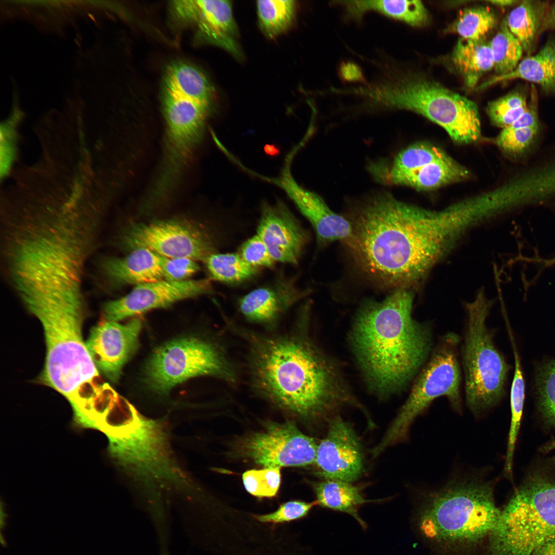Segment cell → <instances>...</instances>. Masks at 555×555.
Listing matches in <instances>:
<instances>
[{"label": "cell", "instance_id": "6da1fadb", "mask_svg": "<svg viewBox=\"0 0 555 555\" xmlns=\"http://www.w3.org/2000/svg\"><path fill=\"white\" fill-rule=\"evenodd\" d=\"M309 310L306 303L291 332L250 336V380L253 391L281 408L327 422L342 407L358 403L337 362L306 329Z\"/></svg>", "mask_w": 555, "mask_h": 555}, {"label": "cell", "instance_id": "7a4b0ae2", "mask_svg": "<svg viewBox=\"0 0 555 555\" xmlns=\"http://www.w3.org/2000/svg\"><path fill=\"white\" fill-rule=\"evenodd\" d=\"M413 301L411 290L397 289L382 301H366L354 317L350 346L367 387L379 397L403 391L432 351L431 327L413 318Z\"/></svg>", "mask_w": 555, "mask_h": 555}, {"label": "cell", "instance_id": "3957f363", "mask_svg": "<svg viewBox=\"0 0 555 555\" xmlns=\"http://www.w3.org/2000/svg\"><path fill=\"white\" fill-rule=\"evenodd\" d=\"M350 221L353 233L347 243L370 278L395 290L408 289L427 274L414 205L381 194Z\"/></svg>", "mask_w": 555, "mask_h": 555}, {"label": "cell", "instance_id": "277c9868", "mask_svg": "<svg viewBox=\"0 0 555 555\" xmlns=\"http://www.w3.org/2000/svg\"><path fill=\"white\" fill-rule=\"evenodd\" d=\"M40 321L45 339L42 383L62 395L72 410L94 406L107 394L83 337L84 319L81 299L37 303L28 307Z\"/></svg>", "mask_w": 555, "mask_h": 555}, {"label": "cell", "instance_id": "5b68a950", "mask_svg": "<svg viewBox=\"0 0 555 555\" xmlns=\"http://www.w3.org/2000/svg\"><path fill=\"white\" fill-rule=\"evenodd\" d=\"M492 486L458 482L431 494L420 508L417 525L428 541L451 549L468 548L489 539L501 515Z\"/></svg>", "mask_w": 555, "mask_h": 555}, {"label": "cell", "instance_id": "8992f818", "mask_svg": "<svg viewBox=\"0 0 555 555\" xmlns=\"http://www.w3.org/2000/svg\"><path fill=\"white\" fill-rule=\"evenodd\" d=\"M355 94L379 106L421 115L442 127L456 142H473L481 136L477 105L422 76H403L375 86L357 88Z\"/></svg>", "mask_w": 555, "mask_h": 555}, {"label": "cell", "instance_id": "52a82bcc", "mask_svg": "<svg viewBox=\"0 0 555 555\" xmlns=\"http://www.w3.org/2000/svg\"><path fill=\"white\" fill-rule=\"evenodd\" d=\"M555 539V482L542 474L529 477L514 493L490 535L491 555H530Z\"/></svg>", "mask_w": 555, "mask_h": 555}, {"label": "cell", "instance_id": "ba28073f", "mask_svg": "<svg viewBox=\"0 0 555 555\" xmlns=\"http://www.w3.org/2000/svg\"><path fill=\"white\" fill-rule=\"evenodd\" d=\"M491 306L485 293L480 291L466 307L461 355L466 400L474 414L489 409L501 398L509 368L487 324Z\"/></svg>", "mask_w": 555, "mask_h": 555}, {"label": "cell", "instance_id": "9c48e42d", "mask_svg": "<svg viewBox=\"0 0 555 555\" xmlns=\"http://www.w3.org/2000/svg\"><path fill=\"white\" fill-rule=\"evenodd\" d=\"M459 341V337L453 332L440 338L416 376L406 401L382 439L373 449V457L405 438L413 421L436 398L445 397L454 409L461 411V375L457 355Z\"/></svg>", "mask_w": 555, "mask_h": 555}, {"label": "cell", "instance_id": "30bf717a", "mask_svg": "<svg viewBox=\"0 0 555 555\" xmlns=\"http://www.w3.org/2000/svg\"><path fill=\"white\" fill-rule=\"evenodd\" d=\"M150 387L166 394L176 385L193 377L211 376L229 383L237 379L236 368L219 343L195 337L173 339L158 347L144 368Z\"/></svg>", "mask_w": 555, "mask_h": 555}, {"label": "cell", "instance_id": "8fae6325", "mask_svg": "<svg viewBox=\"0 0 555 555\" xmlns=\"http://www.w3.org/2000/svg\"><path fill=\"white\" fill-rule=\"evenodd\" d=\"M166 440L158 424L147 421L110 441L108 451L116 463L143 487L184 486L186 476L173 461Z\"/></svg>", "mask_w": 555, "mask_h": 555}, {"label": "cell", "instance_id": "7c38bea8", "mask_svg": "<svg viewBox=\"0 0 555 555\" xmlns=\"http://www.w3.org/2000/svg\"><path fill=\"white\" fill-rule=\"evenodd\" d=\"M210 238L195 224L171 219L131 224L124 231L122 240L132 250L143 248L166 257L205 261L213 253Z\"/></svg>", "mask_w": 555, "mask_h": 555}, {"label": "cell", "instance_id": "4fadbf2b", "mask_svg": "<svg viewBox=\"0 0 555 555\" xmlns=\"http://www.w3.org/2000/svg\"><path fill=\"white\" fill-rule=\"evenodd\" d=\"M318 445L293 421L271 422L245 443L247 455L264 468L305 467L315 463Z\"/></svg>", "mask_w": 555, "mask_h": 555}, {"label": "cell", "instance_id": "5bb4252c", "mask_svg": "<svg viewBox=\"0 0 555 555\" xmlns=\"http://www.w3.org/2000/svg\"><path fill=\"white\" fill-rule=\"evenodd\" d=\"M209 280L174 282L165 280L136 286L124 297L107 302L103 306L105 320L118 321L150 310L168 307L178 301L209 293Z\"/></svg>", "mask_w": 555, "mask_h": 555}, {"label": "cell", "instance_id": "9a60e30c", "mask_svg": "<svg viewBox=\"0 0 555 555\" xmlns=\"http://www.w3.org/2000/svg\"><path fill=\"white\" fill-rule=\"evenodd\" d=\"M325 437L318 445L317 474L324 479L353 483L363 470V448L351 425L336 416L327 421Z\"/></svg>", "mask_w": 555, "mask_h": 555}, {"label": "cell", "instance_id": "2e32d148", "mask_svg": "<svg viewBox=\"0 0 555 555\" xmlns=\"http://www.w3.org/2000/svg\"><path fill=\"white\" fill-rule=\"evenodd\" d=\"M142 327L141 319L134 317L125 324L105 320L91 329L86 347L99 372L111 382L118 381L137 350Z\"/></svg>", "mask_w": 555, "mask_h": 555}, {"label": "cell", "instance_id": "e0dca14e", "mask_svg": "<svg viewBox=\"0 0 555 555\" xmlns=\"http://www.w3.org/2000/svg\"><path fill=\"white\" fill-rule=\"evenodd\" d=\"M209 106L164 89V153L170 159L190 158L202 136Z\"/></svg>", "mask_w": 555, "mask_h": 555}, {"label": "cell", "instance_id": "ac0fdd59", "mask_svg": "<svg viewBox=\"0 0 555 555\" xmlns=\"http://www.w3.org/2000/svg\"><path fill=\"white\" fill-rule=\"evenodd\" d=\"M310 292L299 288L295 279L280 276L240 298L238 308L247 322L271 331L286 312Z\"/></svg>", "mask_w": 555, "mask_h": 555}, {"label": "cell", "instance_id": "d6986e66", "mask_svg": "<svg viewBox=\"0 0 555 555\" xmlns=\"http://www.w3.org/2000/svg\"><path fill=\"white\" fill-rule=\"evenodd\" d=\"M256 234L276 262L291 265L298 263L308 240L305 230L280 201L262 205Z\"/></svg>", "mask_w": 555, "mask_h": 555}, {"label": "cell", "instance_id": "ffe728a7", "mask_svg": "<svg viewBox=\"0 0 555 555\" xmlns=\"http://www.w3.org/2000/svg\"><path fill=\"white\" fill-rule=\"evenodd\" d=\"M173 10L180 18L196 22L205 41L224 48L236 58L240 57L236 40L238 30L230 1H179L174 4Z\"/></svg>", "mask_w": 555, "mask_h": 555}, {"label": "cell", "instance_id": "44dd1931", "mask_svg": "<svg viewBox=\"0 0 555 555\" xmlns=\"http://www.w3.org/2000/svg\"><path fill=\"white\" fill-rule=\"evenodd\" d=\"M273 181L286 192L310 223L319 243L325 244L341 240L347 242L350 239L353 233L350 221L332 211L318 194L300 186L288 166L284 168L279 178Z\"/></svg>", "mask_w": 555, "mask_h": 555}, {"label": "cell", "instance_id": "7402d4cb", "mask_svg": "<svg viewBox=\"0 0 555 555\" xmlns=\"http://www.w3.org/2000/svg\"><path fill=\"white\" fill-rule=\"evenodd\" d=\"M161 255L146 248L134 249L122 257L100 263V271L110 286H136L163 279Z\"/></svg>", "mask_w": 555, "mask_h": 555}, {"label": "cell", "instance_id": "603a6c76", "mask_svg": "<svg viewBox=\"0 0 555 555\" xmlns=\"http://www.w3.org/2000/svg\"><path fill=\"white\" fill-rule=\"evenodd\" d=\"M516 79L536 83L546 93L555 94V40L549 39L536 53L523 59L510 72L496 75L477 85L475 89Z\"/></svg>", "mask_w": 555, "mask_h": 555}, {"label": "cell", "instance_id": "cb8c5ba5", "mask_svg": "<svg viewBox=\"0 0 555 555\" xmlns=\"http://www.w3.org/2000/svg\"><path fill=\"white\" fill-rule=\"evenodd\" d=\"M335 3L343 8L346 16L358 21L369 12H378L413 27L423 26L429 20L427 9L418 0L344 1Z\"/></svg>", "mask_w": 555, "mask_h": 555}, {"label": "cell", "instance_id": "d4e9b609", "mask_svg": "<svg viewBox=\"0 0 555 555\" xmlns=\"http://www.w3.org/2000/svg\"><path fill=\"white\" fill-rule=\"evenodd\" d=\"M469 175V171L451 157L384 180L390 184L408 186L418 190H429L463 180Z\"/></svg>", "mask_w": 555, "mask_h": 555}, {"label": "cell", "instance_id": "484cf974", "mask_svg": "<svg viewBox=\"0 0 555 555\" xmlns=\"http://www.w3.org/2000/svg\"><path fill=\"white\" fill-rule=\"evenodd\" d=\"M452 64L469 88H476L479 79L494 67L489 43L460 38L452 51Z\"/></svg>", "mask_w": 555, "mask_h": 555}, {"label": "cell", "instance_id": "4316f807", "mask_svg": "<svg viewBox=\"0 0 555 555\" xmlns=\"http://www.w3.org/2000/svg\"><path fill=\"white\" fill-rule=\"evenodd\" d=\"M548 2L526 0L521 2L506 18L508 27L521 43L524 51L530 55L540 35L543 32Z\"/></svg>", "mask_w": 555, "mask_h": 555}, {"label": "cell", "instance_id": "83f0119b", "mask_svg": "<svg viewBox=\"0 0 555 555\" xmlns=\"http://www.w3.org/2000/svg\"><path fill=\"white\" fill-rule=\"evenodd\" d=\"M317 504L321 507L344 513L353 517L363 529L366 523L359 514V509L363 505L374 502L364 498L360 489L351 483L324 479L314 485Z\"/></svg>", "mask_w": 555, "mask_h": 555}, {"label": "cell", "instance_id": "f1b7e54d", "mask_svg": "<svg viewBox=\"0 0 555 555\" xmlns=\"http://www.w3.org/2000/svg\"><path fill=\"white\" fill-rule=\"evenodd\" d=\"M164 89L211 106L215 90L206 75L191 64L177 62L168 67Z\"/></svg>", "mask_w": 555, "mask_h": 555}, {"label": "cell", "instance_id": "f546056e", "mask_svg": "<svg viewBox=\"0 0 555 555\" xmlns=\"http://www.w3.org/2000/svg\"><path fill=\"white\" fill-rule=\"evenodd\" d=\"M211 277L230 284L246 282L256 277L260 268L253 267L238 253H213L205 260Z\"/></svg>", "mask_w": 555, "mask_h": 555}, {"label": "cell", "instance_id": "4dcf8cb0", "mask_svg": "<svg viewBox=\"0 0 555 555\" xmlns=\"http://www.w3.org/2000/svg\"><path fill=\"white\" fill-rule=\"evenodd\" d=\"M293 0H262L256 2L260 26L266 35L274 38L291 26L296 13Z\"/></svg>", "mask_w": 555, "mask_h": 555}, {"label": "cell", "instance_id": "1f68e13d", "mask_svg": "<svg viewBox=\"0 0 555 555\" xmlns=\"http://www.w3.org/2000/svg\"><path fill=\"white\" fill-rule=\"evenodd\" d=\"M450 158L443 150L432 144L424 142L414 144L397 155L391 166L387 169L383 180Z\"/></svg>", "mask_w": 555, "mask_h": 555}, {"label": "cell", "instance_id": "d6a6232c", "mask_svg": "<svg viewBox=\"0 0 555 555\" xmlns=\"http://www.w3.org/2000/svg\"><path fill=\"white\" fill-rule=\"evenodd\" d=\"M489 45L496 76L506 75L516 68L524 50L519 40L509 29L506 18L503 20Z\"/></svg>", "mask_w": 555, "mask_h": 555}, {"label": "cell", "instance_id": "836d02e7", "mask_svg": "<svg viewBox=\"0 0 555 555\" xmlns=\"http://www.w3.org/2000/svg\"><path fill=\"white\" fill-rule=\"evenodd\" d=\"M496 17L489 7L468 8L461 10L451 25V31L461 38L473 41L485 40L486 35L496 25Z\"/></svg>", "mask_w": 555, "mask_h": 555}, {"label": "cell", "instance_id": "e575fe53", "mask_svg": "<svg viewBox=\"0 0 555 555\" xmlns=\"http://www.w3.org/2000/svg\"><path fill=\"white\" fill-rule=\"evenodd\" d=\"M515 370L512 382L510 394L511 420L505 459V471L511 472L512 464L515 445L523 412L525 383L520 366L519 357L514 350Z\"/></svg>", "mask_w": 555, "mask_h": 555}, {"label": "cell", "instance_id": "d590c367", "mask_svg": "<svg viewBox=\"0 0 555 555\" xmlns=\"http://www.w3.org/2000/svg\"><path fill=\"white\" fill-rule=\"evenodd\" d=\"M528 104L525 92L517 89L490 102L487 112L492 122L504 129L512 124L526 111Z\"/></svg>", "mask_w": 555, "mask_h": 555}, {"label": "cell", "instance_id": "8d00e7d4", "mask_svg": "<svg viewBox=\"0 0 555 555\" xmlns=\"http://www.w3.org/2000/svg\"><path fill=\"white\" fill-rule=\"evenodd\" d=\"M540 127H510L502 129L495 142L505 153L514 158L526 156L534 146Z\"/></svg>", "mask_w": 555, "mask_h": 555}, {"label": "cell", "instance_id": "74e56055", "mask_svg": "<svg viewBox=\"0 0 555 555\" xmlns=\"http://www.w3.org/2000/svg\"><path fill=\"white\" fill-rule=\"evenodd\" d=\"M246 491L259 498L272 497L277 494L281 484L280 468H264L249 470L242 475Z\"/></svg>", "mask_w": 555, "mask_h": 555}, {"label": "cell", "instance_id": "f35d334b", "mask_svg": "<svg viewBox=\"0 0 555 555\" xmlns=\"http://www.w3.org/2000/svg\"><path fill=\"white\" fill-rule=\"evenodd\" d=\"M536 384L540 410L547 423L555 427V361L541 366Z\"/></svg>", "mask_w": 555, "mask_h": 555}, {"label": "cell", "instance_id": "ab89813d", "mask_svg": "<svg viewBox=\"0 0 555 555\" xmlns=\"http://www.w3.org/2000/svg\"><path fill=\"white\" fill-rule=\"evenodd\" d=\"M317 504L316 501L306 502L291 501L281 505L275 511L265 514L255 515L258 521L262 523L281 524L298 520L305 517L311 509Z\"/></svg>", "mask_w": 555, "mask_h": 555}, {"label": "cell", "instance_id": "60d3db41", "mask_svg": "<svg viewBox=\"0 0 555 555\" xmlns=\"http://www.w3.org/2000/svg\"><path fill=\"white\" fill-rule=\"evenodd\" d=\"M238 253L247 263L258 268H272L276 263L256 234L242 244Z\"/></svg>", "mask_w": 555, "mask_h": 555}, {"label": "cell", "instance_id": "b9f144b4", "mask_svg": "<svg viewBox=\"0 0 555 555\" xmlns=\"http://www.w3.org/2000/svg\"><path fill=\"white\" fill-rule=\"evenodd\" d=\"M163 279L174 282L188 280L197 272L199 266L196 261L186 257H166L161 256Z\"/></svg>", "mask_w": 555, "mask_h": 555}, {"label": "cell", "instance_id": "7bdbcfd3", "mask_svg": "<svg viewBox=\"0 0 555 555\" xmlns=\"http://www.w3.org/2000/svg\"><path fill=\"white\" fill-rule=\"evenodd\" d=\"M338 75L344 82L365 83V78L361 67L351 61H345L340 63L338 67Z\"/></svg>", "mask_w": 555, "mask_h": 555}, {"label": "cell", "instance_id": "ee69618b", "mask_svg": "<svg viewBox=\"0 0 555 555\" xmlns=\"http://www.w3.org/2000/svg\"><path fill=\"white\" fill-rule=\"evenodd\" d=\"M530 555H555V539L544 542L536 547Z\"/></svg>", "mask_w": 555, "mask_h": 555}, {"label": "cell", "instance_id": "f6af8a7d", "mask_svg": "<svg viewBox=\"0 0 555 555\" xmlns=\"http://www.w3.org/2000/svg\"><path fill=\"white\" fill-rule=\"evenodd\" d=\"M548 29L555 30V2L549 4L543 23V31Z\"/></svg>", "mask_w": 555, "mask_h": 555}, {"label": "cell", "instance_id": "bcb514c9", "mask_svg": "<svg viewBox=\"0 0 555 555\" xmlns=\"http://www.w3.org/2000/svg\"><path fill=\"white\" fill-rule=\"evenodd\" d=\"M489 2L491 3L493 5H496V6H497L505 7V6H508L513 5L514 4L519 3V2L517 1H514H514H513V0H497V1H490Z\"/></svg>", "mask_w": 555, "mask_h": 555}, {"label": "cell", "instance_id": "7dc6e473", "mask_svg": "<svg viewBox=\"0 0 555 555\" xmlns=\"http://www.w3.org/2000/svg\"><path fill=\"white\" fill-rule=\"evenodd\" d=\"M548 448H555V440L552 442Z\"/></svg>", "mask_w": 555, "mask_h": 555}, {"label": "cell", "instance_id": "c3c4849f", "mask_svg": "<svg viewBox=\"0 0 555 555\" xmlns=\"http://www.w3.org/2000/svg\"><path fill=\"white\" fill-rule=\"evenodd\" d=\"M116 400H117V399H116ZM111 407H112V406H111ZM108 411H109V410H108ZM100 422H101V421H100ZM99 423H100V422H99ZM99 423H98V424H99ZM98 424H97V425H98ZM97 425H96V426H97ZM96 428V427H95L94 428Z\"/></svg>", "mask_w": 555, "mask_h": 555}]
</instances>
